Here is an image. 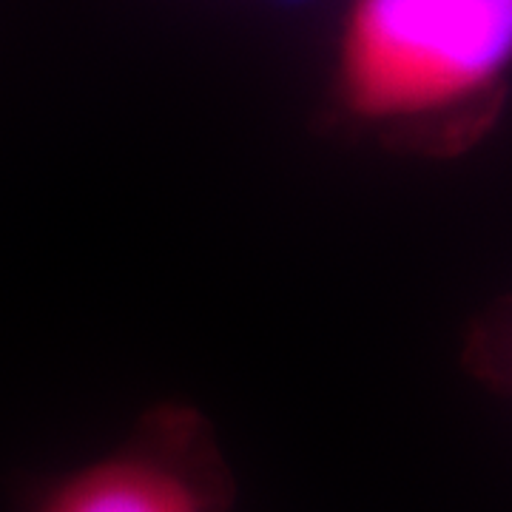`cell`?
I'll use <instances>...</instances> for the list:
<instances>
[{
    "mask_svg": "<svg viewBox=\"0 0 512 512\" xmlns=\"http://www.w3.org/2000/svg\"><path fill=\"white\" fill-rule=\"evenodd\" d=\"M225 484L171 447H137L52 484L32 512H222Z\"/></svg>",
    "mask_w": 512,
    "mask_h": 512,
    "instance_id": "cell-2",
    "label": "cell"
},
{
    "mask_svg": "<svg viewBox=\"0 0 512 512\" xmlns=\"http://www.w3.org/2000/svg\"><path fill=\"white\" fill-rule=\"evenodd\" d=\"M512 55V0H353L339 92L370 123H424L476 106Z\"/></svg>",
    "mask_w": 512,
    "mask_h": 512,
    "instance_id": "cell-1",
    "label": "cell"
}]
</instances>
